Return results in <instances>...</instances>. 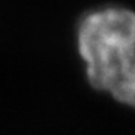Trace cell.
Instances as JSON below:
<instances>
[{
  "mask_svg": "<svg viewBox=\"0 0 135 135\" xmlns=\"http://www.w3.org/2000/svg\"><path fill=\"white\" fill-rule=\"evenodd\" d=\"M108 96L120 105L135 108V60Z\"/></svg>",
  "mask_w": 135,
  "mask_h": 135,
  "instance_id": "cell-2",
  "label": "cell"
},
{
  "mask_svg": "<svg viewBox=\"0 0 135 135\" xmlns=\"http://www.w3.org/2000/svg\"><path fill=\"white\" fill-rule=\"evenodd\" d=\"M74 39L86 84L108 96L135 60V11L120 5L87 11Z\"/></svg>",
  "mask_w": 135,
  "mask_h": 135,
  "instance_id": "cell-1",
  "label": "cell"
}]
</instances>
